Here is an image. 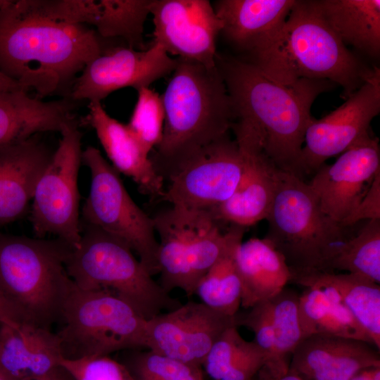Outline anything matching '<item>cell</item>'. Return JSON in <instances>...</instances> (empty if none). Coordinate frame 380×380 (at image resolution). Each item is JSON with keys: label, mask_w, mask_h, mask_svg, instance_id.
Returning a JSON list of instances; mask_svg holds the SVG:
<instances>
[{"label": "cell", "mask_w": 380, "mask_h": 380, "mask_svg": "<svg viewBox=\"0 0 380 380\" xmlns=\"http://www.w3.org/2000/svg\"><path fill=\"white\" fill-rule=\"evenodd\" d=\"M104 50L94 29L51 19L31 0L0 10V72L36 97L69 95L86 65Z\"/></svg>", "instance_id": "6da1fadb"}, {"label": "cell", "mask_w": 380, "mask_h": 380, "mask_svg": "<svg viewBox=\"0 0 380 380\" xmlns=\"http://www.w3.org/2000/svg\"><path fill=\"white\" fill-rule=\"evenodd\" d=\"M231 98L234 120L252 130L265 152L281 170L303 179L301 152L310 110L317 97L336 86L301 79L291 84L272 80L244 59L216 56Z\"/></svg>", "instance_id": "7a4b0ae2"}, {"label": "cell", "mask_w": 380, "mask_h": 380, "mask_svg": "<svg viewBox=\"0 0 380 380\" xmlns=\"http://www.w3.org/2000/svg\"><path fill=\"white\" fill-rule=\"evenodd\" d=\"M245 61L283 84L299 80H328L347 99L373 74L332 31L315 0H296L285 23Z\"/></svg>", "instance_id": "3957f363"}, {"label": "cell", "mask_w": 380, "mask_h": 380, "mask_svg": "<svg viewBox=\"0 0 380 380\" xmlns=\"http://www.w3.org/2000/svg\"><path fill=\"white\" fill-rule=\"evenodd\" d=\"M163 138L150 156L158 174L191 151L229 133L232 102L217 65L178 58L163 95Z\"/></svg>", "instance_id": "277c9868"}, {"label": "cell", "mask_w": 380, "mask_h": 380, "mask_svg": "<svg viewBox=\"0 0 380 380\" xmlns=\"http://www.w3.org/2000/svg\"><path fill=\"white\" fill-rule=\"evenodd\" d=\"M72 247L0 232V296L27 324L49 329L61 322L72 281L65 262Z\"/></svg>", "instance_id": "5b68a950"}, {"label": "cell", "mask_w": 380, "mask_h": 380, "mask_svg": "<svg viewBox=\"0 0 380 380\" xmlns=\"http://www.w3.org/2000/svg\"><path fill=\"white\" fill-rule=\"evenodd\" d=\"M65 269L79 289L113 293L146 320L181 305L152 278L125 242L82 221L80 241L68 255Z\"/></svg>", "instance_id": "8992f818"}, {"label": "cell", "mask_w": 380, "mask_h": 380, "mask_svg": "<svg viewBox=\"0 0 380 380\" xmlns=\"http://www.w3.org/2000/svg\"><path fill=\"white\" fill-rule=\"evenodd\" d=\"M158 236L160 286L194 294L201 278L223 255L242 242L244 227L222 222L209 210L171 205L152 217Z\"/></svg>", "instance_id": "52a82bcc"}, {"label": "cell", "mask_w": 380, "mask_h": 380, "mask_svg": "<svg viewBox=\"0 0 380 380\" xmlns=\"http://www.w3.org/2000/svg\"><path fill=\"white\" fill-rule=\"evenodd\" d=\"M265 220L264 239L284 257L291 272H327L338 248L353 236L323 211L309 183L284 171Z\"/></svg>", "instance_id": "ba28073f"}, {"label": "cell", "mask_w": 380, "mask_h": 380, "mask_svg": "<svg viewBox=\"0 0 380 380\" xmlns=\"http://www.w3.org/2000/svg\"><path fill=\"white\" fill-rule=\"evenodd\" d=\"M61 322L56 334L65 359L145 348L147 320L107 291H84L72 282Z\"/></svg>", "instance_id": "9c48e42d"}, {"label": "cell", "mask_w": 380, "mask_h": 380, "mask_svg": "<svg viewBox=\"0 0 380 380\" xmlns=\"http://www.w3.org/2000/svg\"><path fill=\"white\" fill-rule=\"evenodd\" d=\"M82 162L90 171L91 184L81 221L125 242L152 276L158 274V241L152 217L134 201L120 173L98 148L89 146L82 151Z\"/></svg>", "instance_id": "30bf717a"}, {"label": "cell", "mask_w": 380, "mask_h": 380, "mask_svg": "<svg viewBox=\"0 0 380 380\" xmlns=\"http://www.w3.org/2000/svg\"><path fill=\"white\" fill-rule=\"evenodd\" d=\"M61 134L35 187L30 217L37 237L53 234L75 248L81 239L77 180L82 150L77 120L66 125Z\"/></svg>", "instance_id": "8fae6325"}, {"label": "cell", "mask_w": 380, "mask_h": 380, "mask_svg": "<svg viewBox=\"0 0 380 380\" xmlns=\"http://www.w3.org/2000/svg\"><path fill=\"white\" fill-rule=\"evenodd\" d=\"M244 167L242 152L229 133L181 158L161 176L167 182L160 200L210 210L236 191Z\"/></svg>", "instance_id": "7c38bea8"}, {"label": "cell", "mask_w": 380, "mask_h": 380, "mask_svg": "<svg viewBox=\"0 0 380 380\" xmlns=\"http://www.w3.org/2000/svg\"><path fill=\"white\" fill-rule=\"evenodd\" d=\"M338 108L321 119L313 118L301 152L303 175L315 173L325 161L371 135L370 124L380 112V70Z\"/></svg>", "instance_id": "4fadbf2b"}, {"label": "cell", "mask_w": 380, "mask_h": 380, "mask_svg": "<svg viewBox=\"0 0 380 380\" xmlns=\"http://www.w3.org/2000/svg\"><path fill=\"white\" fill-rule=\"evenodd\" d=\"M172 58L158 44L145 50L128 46L104 49L88 63L75 79L69 99L101 101L113 91L132 87L137 91L174 71Z\"/></svg>", "instance_id": "5bb4252c"}, {"label": "cell", "mask_w": 380, "mask_h": 380, "mask_svg": "<svg viewBox=\"0 0 380 380\" xmlns=\"http://www.w3.org/2000/svg\"><path fill=\"white\" fill-rule=\"evenodd\" d=\"M233 325L235 315L189 301L147 320L145 348L201 367L212 346Z\"/></svg>", "instance_id": "9a60e30c"}, {"label": "cell", "mask_w": 380, "mask_h": 380, "mask_svg": "<svg viewBox=\"0 0 380 380\" xmlns=\"http://www.w3.org/2000/svg\"><path fill=\"white\" fill-rule=\"evenodd\" d=\"M154 42L170 55L216 66V39L222 23L208 0H153Z\"/></svg>", "instance_id": "2e32d148"}, {"label": "cell", "mask_w": 380, "mask_h": 380, "mask_svg": "<svg viewBox=\"0 0 380 380\" xmlns=\"http://www.w3.org/2000/svg\"><path fill=\"white\" fill-rule=\"evenodd\" d=\"M231 129L243 156V175L234 194L209 210L222 222L246 227L267 218L283 170L253 131L236 124Z\"/></svg>", "instance_id": "e0dca14e"}, {"label": "cell", "mask_w": 380, "mask_h": 380, "mask_svg": "<svg viewBox=\"0 0 380 380\" xmlns=\"http://www.w3.org/2000/svg\"><path fill=\"white\" fill-rule=\"evenodd\" d=\"M379 172V139L370 135L340 154L334 163L322 165L309 184L323 211L342 224Z\"/></svg>", "instance_id": "ac0fdd59"}, {"label": "cell", "mask_w": 380, "mask_h": 380, "mask_svg": "<svg viewBox=\"0 0 380 380\" xmlns=\"http://www.w3.org/2000/svg\"><path fill=\"white\" fill-rule=\"evenodd\" d=\"M42 15L63 23L91 25L101 38L118 37L143 46V32L153 0H31Z\"/></svg>", "instance_id": "d6986e66"}, {"label": "cell", "mask_w": 380, "mask_h": 380, "mask_svg": "<svg viewBox=\"0 0 380 380\" xmlns=\"http://www.w3.org/2000/svg\"><path fill=\"white\" fill-rule=\"evenodd\" d=\"M380 366V353L365 341L316 334L291 354L289 371L303 380H350L359 371Z\"/></svg>", "instance_id": "ffe728a7"}, {"label": "cell", "mask_w": 380, "mask_h": 380, "mask_svg": "<svg viewBox=\"0 0 380 380\" xmlns=\"http://www.w3.org/2000/svg\"><path fill=\"white\" fill-rule=\"evenodd\" d=\"M84 122L95 131L112 166L131 178L139 191L161 199L165 180L156 170L146 151L127 125L112 118L100 101H90Z\"/></svg>", "instance_id": "44dd1931"}, {"label": "cell", "mask_w": 380, "mask_h": 380, "mask_svg": "<svg viewBox=\"0 0 380 380\" xmlns=\"http://www.w3.org/2000/svg\"><path fill=\"white\" fill-rule=\"evenodd\" d=\"M53 152L39 134L0 150V228L27 213Z\"/></svg>", "instance_id": "7402d4cb"}, {"label": "cell", "mask_w": 380, "mask_h": 380, "mask_svg": "<svg viewBox=\"0 0 380 380\" xmlns=\"http://www.w3.org/2000/svg\"><path fill=\"white\" fill-rule=\"evenodd\" d=\"M74 108L68 98L43 101L25 90L0 94V150L43 132L61 133L77 120Z\"/></svg>", "instance_id": "603a6c76"}, {"label": "cell", "mask_w": 380, "mask_h": 380, "mask_svg": "<svg viewBox=\"0 0 380 380\" xmlns=\"http://www.w3.org/2000/svg\"><path fill=\"white\" fill-rule=\"evenodd\" d=\"M296 0H220L214 10L222 23L221 33L248 53L277 32Z\"/></svg>", "instance_id": "cb8c5ba5"}, {"label": "cell", "mask_w": 380, "mask_h": 380, "mask_svg": "<svg viewBox=\"0 0 380 380\" xmlns=\"http://www.w3.org/2000/svg\"><path fill=\"white\" fill-rule=\"evenodd\" d=\"M242 284L241 306L248 309L279 293L290 281L284 257L265 239L242 241L235 251Z\"/></svg>", "instance_id": "d4e9b609"}, {"label": "cell", "mask_w": 380, "mask_h": 380, "mask_svg": "<svg viewBox=\"0 0 380 380\" xmlns=\"http://www.w3.org/2000/svg\"><path fill=\"white\" fill-rule=\"evenodd\" d=\"M340 40L365 55L380 54V0H315Z\"/></svg>", "instance_id": "484cf974"}, {"label": "cell", "mask_w": 380, "mask_h": 380, "mask_svg": "<svg viewBox=\"0 0 380 380\" xmlns=\"http://www.w3.org/2000/svg\"><path fill=\"white\" fill-rule=\"evenodd\" d=\"M298 311L303 340L322 334L368 341L365 329L331 286L305 288L299 296Z\"/></svg>", "instance_id": "4316f807"}, {"label": "cell", "mask_w": 380, "mask_h": 380, "mask_svg": "<svg viewBox=\"0 0 380 380\" xmlns=\"http://www.w3.org/2000/svg\"><path fill=\"white\" fill-rule=\"evenodd\" d=\"M305 288L315 284L333 287L370 338L380 350V286L358 275L346 273L309 271L291 272L290 281Z\"/></svg>", "instance_id": "83f0119b"}, {"label": "cell", "mask_w": 380, "mask_h": 380, "mask_svg": "<svg viewBox=\"0 0 380 380\" xmlns=\"http://www.w3.org/2000/svg\"><path fill=\"white\" fill-rule=\"evenodd\" d=\"M335 270L346 271L379 284L380 219L367 220L338 248L327 272Z\"/></svg>", "instance_id": "f1b7e54d"}, {"label": "cell", "mask_w": 380, "mask_h": 380, "mask_svg": "<svg viewBox=\"0 0 380 380\" xmlns=\"http://www.w3.org/2000/svg\"><path fill=\"white\" fill-rule=\"evenodd\" d=\"M236 248L217 261L199 281L194 292L202 303L229 316L238 312L241 302L242 284L235 261Z\"/></svg>", "instance_id": "f546056e"}, {"label": "cell", "mask_w": 380, "mask_h": 380, "mask_svg": "<svg viewBox=\"0 0 380 380\" xmlns=\"http://www.w3.org/2000/svg\"><path fill=\"white\" fill-rule=\"evenodd\" d=\"M299 296L295 291L285 287L267 300L274 331L276 358L291 357L303 340Z\"/></svg>", "instance_id": "4dcf8cb0"}, {"label": "cell", "mask_w": 380, "mask_h": 380, "mask_svg": "<svg viewBox=\"0 0 380 380\" xmlns=\"http://www.w3.org/2000/svg\"><path fill=\"white\" fill-rule=\"evenodd\" d=\"M137 93V101L127 125L146 151L151 153L163 138L164 106L161 96L149 87L141 88Z\"/></svg>", "instance_id": "1f68e13d"}, {"label": "cell", "mask_w": 380, "mask_h": 380, "mask_svg": "<svg viewBox=\"0 0 380 380\" xmlns=\"http://www.w3.org/2000/svg\"><path fill=\"white\" fill-rule=\"evenodd\" d=\"M125 367L135 380H203L201 367L150 350L134 353Z\"/></svg>", "instance_id": "d6a6232c"}, {"label": "cell", "mask_w": 380, "mask_h": 380, "mask_svg": "<svg viewBox=\"0 0 380 380\" xmlns=\"http://www.w3.org/2000/svg\"><path fill=\"white\" fill-rule=\"evenodd\" d=\"M0 372L9 380H32L31 349L24 324L19 329L1 324Z\"/></svg>", "instance_id": "836d02e7"}, {"label": "cell", "mask_w": 380, "mask_h": 380, "mask_svg": "<svg viewBox=\"0 0 380 380\" xmlns=\"http://www.w3.org/2000/svg\"><path fill=\"white\" fill-rule=\"evenodd\" d=\"M250 343L241 336L238 327L233 325L214 343L201 367L212 380H220Z\"/></svg>", "instance_id": "e575fe53"}, {"label": "cell", "mask_w": 380, "mask_h": 380, "mask_svg": "<svg viewBox=\"0 0 380 380\" xmlns=\"http://www.w3.org/2000/svg\"><path fill=\"white\" fill-rule=\"evenodd\" d=\"M59 364L75 380H135L125 365L108 355L84 357L75 360L61 357Z\"/></svg>", "instance_id": "d590c367"}, {"label": "cell", "mask_w": 380, "mask_h": 380, "mask_svg": "<svg viewBox=\"0 0 380 380\" xmlns=\"http://www.w3.org/2000/svg\"><path fill=\"white\" fill-rule=\"evenodd\" d=\"M246 310L235 315L236 326H243L252 331L255 336L254 342L269 360L276 359L275 336L268 301L260 302Z\"/></svg>", "instance_id": "8d00e7d4"}, {"label": "cell", "mask_w": 380, "mask_h": 380, "mask_svg": "<svg viewBox=\"0 0 380 380\" xmlns=\"http://www.w3.org/2000/svg\"><path fill=\"white\" fill-rule=\"evenodd\" d=\"M268 360L265 352L252 341L220 380H252Z\"/></svg>", "instance_id": "74e56055"}, {"label": "cell", "mask_w": 380, "mask_h": 380, "mask_svg": "<svg viewBox=\"0 0 380 380\" xmlns=\"http://www.w3.org/2000/svg\"><path fill=\"white\" fill-rule=\"evenodd\" d=\"M380 219V172L374 177L357 207L343 222L346 227L360 221Z\"/></svg>", "instance_id": "f35d334b"}, {"label": "cell", "mask_w": 380, "mask_h": 380, "mask_svg": "<svg viewBox=\"0 0 380 380\" xmlns=\"http://www.w3.org/2000/svg\"><path fill=\"white\" fill-rule=\"evenodd\" d=\"M291 357L268 360L252 380H303L289 371Z\"/></svg>", "instance_id": "ab89813d"}, {"label": "cell", "mask_w": 380, "mask_h": 380, "mask_svg": "<svg viewBox=\"0 0 380 380\" xmlns=\"http://www.w3.org/2000/svg\"><path fill=\"white\" fill-rule=\"evenodd\" d=\"M0 323L19 329L25 322L23 316L0 296Z\"/></svg>", "instance_id": "60d3db41"}, {"label": "cell", "mask_w": 380, "mask_h": 380, "mask_svg": "<svg viewBox=\"0 0 380 380\" xmlns=\"http://www.w3.org/2000/svg\"><path fill=\"white\" fill-rule=\"evenodd\" d=\"M34 380H75L72 375L61 365L46 375Z\"/></svg>", "instance_id": "b9f144b4"}, {"label": "cell", "mask_w": 380, "mask_h": 380, "mask_svg": "<svg viewBox=\"0 0 380 380\" xmlns=\"http://www.w3.org/2000/svg\"><path fill=\"white\" fill-rule=\"evenodd\" d=\"M350 380H380V366L365 368L357 372Z\"/></svg>", "instance_id": "7bdbcfd3"}, {"label": "cell", "mask_w": 380, "mask_h": 380, "mask_svg": "<svg viewBox=\"0 0 380 380\" xmlns=\"http://www.w3.org/2000/svg\"><path fill=\"white\" fill-rule=\"evenodd\" d=\"M17 90L28 91L20 84L0 72V94Z\"/></svg>", "instance_id": "ee69618b"}, {"label": "cell", "mask_w": 380, "mask_h": 380, "mask_svg": "<svg viewBox=\"0 0 380 380\" xmlns=\"http://www.w3.org/2000/svg\"><path fill=\"white\" fill-rule=\"evenodd\" d=\"M11 0H0V10L4 8L10 3Z\"/></svg>", "instance_id": "f6af8a7d"}, {"label": "cell", "mask_w": 380, "mask_h": 380, "mask_svg": "<svg viewBox=\"0 0 380 380\" xmlns=\"http://www.w3.org/2000/svg\"><path fill=\"white\" fill-rule=\"evenodd\" d=\"M0 380H9L3 373L0 372Z\"/></svg>", "instance_id": "bcb514c9"}, {"label": "cell", "mask_w": 380, "mask_h": 380, "mask_svg": "<svg viewBox=\"0 0 380 380\" xmlns=\"http://www.w3.org/2000/svg\"><path fill=\"white\" fill-rule=\"evenodd\" d=\"M1 323H0V328H1Z\"/></svg>", "instance_id": "7dc6e473"}]
</instances>
